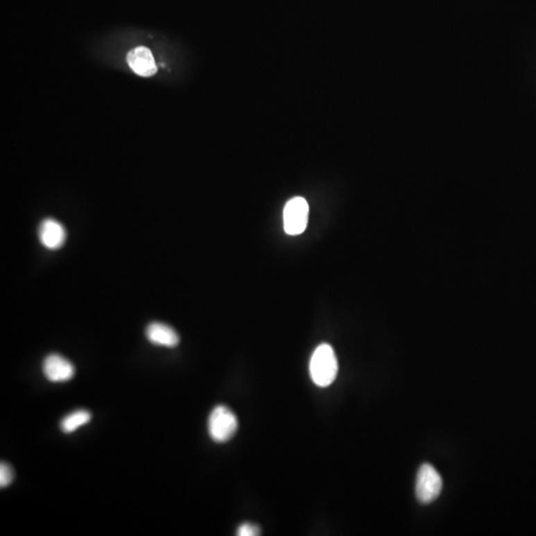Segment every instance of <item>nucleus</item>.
Segmentation results:
<instances>
[{
	"label": "nucleus",
	"instance_id": "f257e3e1",
	"mask_svg": "<svg viewBox=\"0 0 536 536\" xmlns=\"http://www.w3.org/2000/svg\"><path fill=\"white\" fill-rule=\"evenodd\" d=\"M339 365L330 345L322 344L315 349L310 361V376L319 388H328L337 377Z\"/></svg>",
	"mask_w": 536,
	"mask_h": 536
},
{
	"label": "nucleus",
	"instance_id": "f03ea898",
	"mask_svg": "<svg viewBox=\"0 0 536 536\" xmlns=\"http://www.w3.org/2000/svg\"><path fill=\"white\" fill-rule=\"evenodd\" d=\"M238 427V418L229 407L218 406L211 411L208 429L211 438L215 442H227L236 433Z\"/></svg>",
	"mask_w": 536,
	"mask_h": 536
},
{
	"label": "nucleus",
	"instance_id": "7ed1b4c3",
	"mask_svg": "<svg viewBox=\"0 0 536 536\" xmlns=\"http://www.w3.org/2000/svg\"><path fill=\"white\" fill-rule=\"evenodd\" d=\"M443 482L440 474L430 464L420 467L416 478V496L421 503H432L442 492Z\"/></svg>",
	"mask_w": 536,
	"mask_h": 536
},
{
	"label": "nucleus",
	"instance_id": "20e7f679",
	"mask_svg": "<svg viewBox=\"0 0 536 536\" xmlns=\"http://www.w3.org/2000/svg\"><path fill=\"white\" fill-rule=\"evenodd\" d=\"M309 218V205L302 197H295L285 205L283 211L284 231L289 236L303 234Z\"/></svg>",
	"mask_w": 536,
	"mask_h": 536
},
{
	"label": "nucleus",
	"instance_id": "39448f33",
	"mask_svg": "<svg viewBox=\"0 0 536 536\" xmlns=\"http://www.w3.org/2000/svg\"><path fill=\"white\" fill-rule=\"evenodd\" d=\"M43 372L46 379L52 383H65L75 376V367L64 356L51 354L44 360Z\"/></svg>",
	"mask_w": 536,
	"mask_h": 536
},
{
	"label": "nucleus",
	"instance_id": "423d86ee",
	"mask_svg": "<svg viewBox=\"0 0 536 536\" xmlns=\"http://www.w3.org/2000/svg\"><path fill=\"white\" fill-rule=\"evenodd\" d=\"M126 61L131 70L141 77H151L157 72L153 53L144 46L131 50L126 57Z\"/></svg>",
	"mask_w": 536,
	"mask_h": 536
},
{
	"label": "nucleus",
	"instance_id": "0eeeda50",
	"mask_svg": "<svg viewBox=\"0 0 536 536\" xmlns=\"http://www.w3.org/2000/svg\"><path fill=\"white\" fill-rule=\"evenodd\" d=\"M65 227L56 220L46 218L39 227V239L48 250H58L66 241Z\"/></svg>",
	"mask_w": 536,
	"mask_h": 536
},
{
	"label": "nucleus",
	"instance_id": "6e6552de",
	"mask_svg": "<svg viewBox=\"0 0 536 536\" xmlns=\"http://www.w3.org/2000/svg\"><path fill=\"white\" fill-rule=\"evenodd\" d=\"M146 337L149 342L156 346L167 347V348H174L180 342L178 334L172 327L159 322L149 324L146 328Z\"/></svg>",
	"mask_w": 536,
	"mask_h": 536
},
{
	"label": "nucleus",
	"instance_id": "1a4fd4ad",
	"mask_svg": "<svg viewBox=\"0 0 536 536\" xmlns=\"http://www.w3.org/2000/svg\"><path fill=\"white\" fill-rule=\"evenodd\" d=\"M92 420V414L89 411L87 410H77L67 415L63 420L61 421L62 431L64 433H73L76 430L79 429L80 427L84 426L87 423H89Z\"/></svg>",
	"mask_w": 536,
	"mask_h": 536
},
{
	"label": "nucleus",
	"instance_id": "9d476101",
	"mask_svg": "<svg viewBox=\"0 0 536 536\" xmlns=\"http://www.w3.org/2000/svg\"><path fill=\"white\" fill-rule=\"evenodd\" d=\"M13 478H15V473L10 465L2 462L0 464V487L2 489L8 487L13 482Z\"/></svg>",
	"mask_w": 536,
	"mask_h": 536
},
{
	"label": "nucleus",
	"instance_id": "9b49d317",
	"mask_svg": "<svg viewBox=\"0 0 536 536\" xmlns=\"http://www.w3.org/2000/svg\"><path fill=\"white\" fill-rule=\"evenodd\" d=\"M261 533L259 526H257V524H250V522L241 524L236 530L238 536H259L261 535Z\"/></svg>",
	"mask_w": 536,
	"mask_h": 536
}]
</instances>
